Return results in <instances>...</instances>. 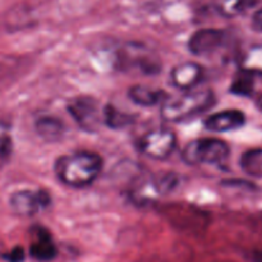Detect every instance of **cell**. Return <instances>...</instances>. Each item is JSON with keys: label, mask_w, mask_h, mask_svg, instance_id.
<instances>
[{"label": "cell", "mask_w": 262, "mask_h": 262, "mask_svg": "<svg viewBox=\"0 0 262 262\" xmlns=\"http://www.w3.org/2000/svg\"><path fill=\"white\" fill-rule=\"evenodd\" d=\"M102 159L89 151L63 155L55 161V174L59 181L72 188L89 187L99 178Z\"/></svg>", "instance_id": "cell-1"}, {"label": "cell", "mask_w": 262, "mask_h": 262, "mask_svg": "<svg viewBox=\"0 0 262 262\" xmlns=\"http://www.w3.org/2000/svg\"><path fill=\"white\" fill-rule=\"evenodd\" d=\"M215 104V96L210 90L186 91L179 96L164 100L161 105V117L171 123H182L199 117L211 109Z\"/></svg>", "instance_id": "cell-2"}, {"label": "cell", "mask_w": 262, "mask_h": 262, "mask_svg": "<svg viewBox=\"0 0 262 262\" xmlns=\"http://www.w3.org/2000/svg\"><path fill=\"white\" fill-rule=\"evenodd\" d=\"M230 148L225 141L217 138H199L191 141L182 152V159L188 165H215L229 158Z\"/></svg>", "instance_id": "cell-3"}, {"label": "cell", "mask_w": 262, "mask_h": 262, "mask_svg": "<svg viewBox=\"0 0 262 262\" xmlns=\"http://www.w3.org/2000/svg\"><path fill=\"white\" fill-rule=\"evenodd\" d=\"M115 67L120 71L137 69L143 74H155L160 69L158 58L141 43H125L115 53Z\"/></svg>", "instance_id": "cell-4"}, {"label": "cell", "mask_w": 262, "mask_h": 262, "mask_svg": "<svg viewBox=\"0 0 262 262\" xmlns=\"http://www.w3.org/2000/svg\"><path fill=\"white\" fill-rule=\"evenodd\" d=\"M138 151L146 158L165 160L177 147L176 133L168 128H155L148 130L137 142Z\"/></svg>", "instance_id": "cell-5"}, {"label": "cell", "mask_w": 262, "mask_h": 262, "mask_svg": "<svg viewBox=\"0 0 262 262\" xmlns=\"http://www.w3.org/2000/svg\"><path fill=\"white\" fill-rule=\"evenodd\" d=\"M69 115L74 122L86 132H96L100 124L104 123L102 110H100L99 102L89 96H78L69 100L67 104Z\"/></svg>", "instance_id": "cell-6"}, {"label": "cell", "mask_w": 262, "mask_h": 262, "mask_svg": "<svg viewBox=\"0 0 262 262\" xmlns=\"http://www.w3.org/2000/svg\"><path fill=\"white\" fill-rule=\"evenodd\" d=\"M51 204L50 193L45 189H22L10 196L9 206L14 214L30 217L40 214Z\"/></svg>", "instance_id": "cell-7"}, {"label": "cell", "mask_w": 262, "mask_h": 262, "mask_svg": "<svg viewBox=\"0 0 262 262\" xmlns=\"http://www.w3.org/2000/svg\"><path fill=\"white\" fill-rule=\"evenodd\" d=\"M178 184V177L173 173L160 174L152 178L142 179L136 184L132 192L133 201L146 204L156 200L158 197L168 194L173 191Z\"/></svg>", "instance_id": "cell-8"}, {"label": "cell", "mask_w": 262, "mask_h": 262, "mask_svg": "<svg viewBox=\"0 0 262 262\" xmlns=\"http://www.w3.org/2000/svg\"><path fill=\"white\" fill-rule=\"evenodd\" d=\"M225 42V32L215 28H205L194 32L188 41V49L193 55H211Z\"/></svg>", "instance_id": "cell-9"}, {"label": "cell", "mask_w": 262, "mask_h": 262, "mask_svg": "<svg viewBox=\"0 0 262 262\" xmlns=\"http://www.w3.org/2000/svg\"><path fill=\"white\" fill-rule=\"evenodd\" d=\"M171 83L182 91H192L201 83L204 78V68L194 61H184L173 68L170 73Z\"/></svg>", "instance_id": "cell-10"}, {"label": "cell", "mask_w": 262, "mask_h": 262, "mask_svg": "<svg viewBox=\"0 0 262 262\" xmlns=\"http://www.w3.org/2000/svg\"><path fill=\"white\" fill-rule=\"evenodd\" d=\"M205 128L211 132L224 133L242 128L246 124V115L241 110H224L214 113L205 119Z\"/></svg>", "instance_id": "cell-11"}, {"label": "cell", "mask_w": 262, "mask_h": 262, "mask_svg": "<svg viewBox=\"0 0 262 262\" xmlns=\"http://www.w3.org/2000/svg\"><path fill=\"white\" fill-rule=\"evenodd\" d=\"M30 255L31 257L40 262H48L55 258L56 247L51 239V235L43 228L38 227L33 232L32 245L30 246Z\"/></svg>", "instance_id": "cell-12"}, {"label": "cell", "mask_w": 262, "mask_h": 262, "mask_svg": "<svg viewBox=\"0 0 262 262\" xmlns=\"http://www.w3.org/2000/svg\"><path fill=\"white\" fill-rule=\"evenodd\" d=\"M35 129L37 135L46 142H56L66 132L63 122L53 115H41L35 120Z\"/></svg>", "instance_id": "cell-13"}, {"label": "cell", "mask_w": 262, "mask_h": 262, "mask_svg": "<svg viewBox=\"0 0 262 262\" xmlns=\"http://www.w3.org/2000/svg\"><path fill=\"white\" fill-rule=\"evenodd\" d=\"M128 96L135 104L140 106H154V105L163 104L166 99V95L163 90L154 89V87L145 86V84H136L130 87L128 91Z\"/></svg>", "instance_id": "cell-14"}, {"label": "cell", "mask_w": 262, "mask_h": 262, "mask_svg": "<svg viewBox=\"0 0 262 262\" xmlns=\"http://www.w3.org/2000/svg\"><path fill=\"white\" fill-rule=\"evenodd\" d=\"M241 168L247 176L262 178V148H251L241 156Z\"/></svg>", "instance_id": "cell-15"}, {"label": "cell", "mask_w": 262, "mask_h": 262, "mask_svg": "<svg viewBox=\"0 0 262 262\" xmlns=\"http://www.w3.org/2000/svg\"><path fill=\"white\" fill-rule=\"evenodd\" d=\"M102 119L105 124L113 129H120L133 123V118L129 114L120 112L114 105H106L102 109Z\"/></svg>", "instance_id": "cell-16"}, {"label": "cell", "mask_w": 262, "mask_h": 262, "mask_svg": "<svg viewBox=\"0 0 262 262\" xmlns=\"http://www.w3.org/2000/svg\"><path fill=\"white\" fill-rule=\"evenodd\" d=\"M242 71L252 74H262V46L251 49L246 58L243 59Z\"/></svg>", "instance_id": "cell-17"}, {"label": "cell", "mask_w": 262, "mask_h": 262, "mask_svg": "<svg viewBox=\"0 0 262 262\" xmlns=\"http://www.w3.org/2000/svg\"><path fill=\"white\" fill-rule=\"evenodd\" d=\"M232 92L241 96H250L253 92V76L245 71H241L232 84Z\"/></svg>", "instance_id": "cell-18"}, {"label": "cell", "mask_w": 262, "mask_h": 262, "mask_svg": "<svg viewBox=\"0 0 262 262\" xmlns=\"http://www.w3.org/2000/svg\"><path fill=\"white\" fill-rule=\"evenodd\" d=\"M13 151V140L10 129L5 123H0V165L9 160Z\"/></svg>", "instance_id": "cell-19"}, {"label": "cell", "mask_w": 262, "mask_h": 262, "mask_svg": "<svg viewBox=\"0 0 262 262\" xmlns=\"http://www.w3.org/2000/svg\"><path fill=\"white\" fill-rule=\"evenodd\" d=\"M248 0H219L217 10L224 17H235L247 8Z\"/></svg>", "instance_id": "cell-20"}, {"label": "cell", "mask_w": 262, "mask_h": 262, "mask_svg": "<svg viewBox=\"0 0 262 262\" xmlns=\"http://www.w3.org/2000/svg\"><path fill=\"white\" fill-rule=\"evenodd\" d=\"M25 250H23L22 247H14L12 251H10L9 253H8L7 256H5V258H7L9 262H22L25 260Z\"/></svg>", "instance_id": "cell-21"}, {"label": "cell", "mask_w": 262, "mask_h": 262, "mask_svg": "<svg viewBox=\"0 0 262 262\" xmlns=\"http://www.w3.org/2000/svg\"><path fill=\"white\" fill-rule=\"evenodd\" d=\"M252 27L257 32H262V9L256 12L252 17Z\"/></svg>", "instance_id": "cell-22"}, {"label": "cell", "mask_w": 262, "mask_h": 262, "mask_svg": "<svg viewBox=\"0 0 262 262\" xmlns=\"http://www.w3.org/2000/svg\"><path fill=\"white\" fill-rule=\"evenodd\" d=\"M251 262H262V251H253L250 255Z\"/></svg>", "instance_id": "cell-23"}, {"label": "cell", "mask_w": 262, "mask_h": 262, "mask_svg": "<svg viewBox=\"0 0 262 262\" xmlns=\"http://www.w3.org/2000/svg\"><path fill=\"white\" fill-rule=\"evenodd\" d=\"M257 106H258V109H260L262 112V95L260 97H258V100H257Z\"/></svg>", "instance_id": "cell-24"}]
</instances>
